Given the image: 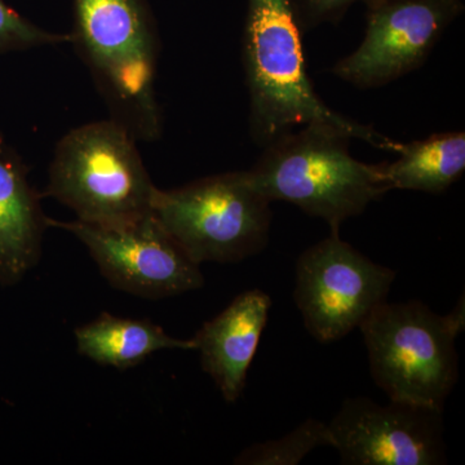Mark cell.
Returning <instances> with one entry per match:
<instances>
[{
	"label": "cell",
	"instance_id": "8",
	"mask_svg": "<svg viewBox=\"0 0 465 465\" xmlns=\"http://www.w3.org/2000/svg\"><path fill=\"white\" fill-rule=\"evenodd\" d=\"M47 226L63 229L90 251L101 273L115 289L148 299H162L201 289L200 265L171 237L149 213L115 224L57 222Z\"/></svg>",
	"mask_w": 465,
	"mask_h": 465
},
{
	"label": "cell",
	"instance_id": "7",
	"mask_svg": "<svg viewBox=\"0 0 465 465\" xmlns=\"http://www.w3.org/2000/svg\"><path fill=\"white\" fill-rule=\"evenodd\" d=\"M394 280L396 272L331 232L299 256L293 299L305 329L327 344L345 338L387 302Z\"/></svg>",
	"mask_w": 465,
	"mask_h": 465
},
{
	"label": "cell",
	"instance_id": "3",
	"mask_svg": "<svg viewBox=\"0 0 465 465\" xmlns=\"http://www.w3.org/2000/svg\"><path fill=\"white\" fill-rule=\"evenodd\" d=\"M72 45L105 100L110 118L137 142L162 136L155 78L159 41L146 0H74Z\"/></svg>",
	"mask_w": 465,
	"mask_h": 465
},
{
	"label": "cell",
	"instance_id": "2",
	"mask_svg": "<svg viewBox=\"0 0 465 465\" xmlns=\"http://www.w3.org/2000/svg\"><path fill=\"white\" fill-rule=\"evenodd\" d=\"M351 134L336 125L305 124L266 145L255 166L246 171L247 177L271 203L295 204L339 234L345 220L360 216L390 192L382 164L351 157Z\"/></svg>",
	"mask_w": 465,
	"mask_h": 465
},
{
	"label": "cell",
	"instance_id": "12",
	"mask_svg": "<svg viewBox=\"0 0 465 465\" xmlns=\"http://www.w3.org/2000/svg\"><path fill=\"white\" fill-rule=\"evenodd\" d=\"M45 228L25 164L0 134V284L17 283L38 264Z\"/></svg>",
	"mask_w": 465,
	"mask_h": 465
},
{
	"label": "cell",
	"instance_id": "11",
	"mask_svg": "<svg viewBox=\"0 0 465 465\" xmlns=\"http://www.w3.org/2000/svg\"><path fill=\"white\" fill-rule=\"evenodd\" d=\"M271 308L268 293L246 291L193 338L195 351L201 353L202 369L215 381L226 402H237L246 387L247 372Z\"/></svg>",
	"mask_w": 465,
	"mask_h": 465
},
{
	"label": "cell",
	"instance_id": "5",
	"mask_svg": "<svg viewBox=\"0 0 465 465\" xmlns=\"http://www.w3.org/2000/svg\"><path fill=\"white\" fill-rule=\"evenodd\" d=\"M137 140L113 118L73 128L57 143L47 193L76 219L115 224L152 213L157 186Z\"/></svg>",
	"mask_w": 465,
	"mask_h": 465
},
{
	"label": "cell",
	"instance_id": "9",
	"mask_svg": "<svg viewBox=\"0 0 465 465\" xmlns=\"http://www.w3.org/2000/svg\"><path fill=\"white\" fill-rule=\"evenodd\" d=\"M366 8L365 38L332 67L333 75L361 90L419 69L464 12L461 0H371Z\"/></svg>",
	"mask_w": 465,
	"mask_h": 465
},
{
	"label": "cell",
	"instance_id": "6",
	"mask_svg": "<svg viewBox=\"0 0 465 465\" xmlns=\"http://www.w3.org/2000/svg\"><path fill=\"white\" fill-rule=\"evenodd\" d=\"M152 213L197 262H238L265 249L271 202L252 188L246 171L204 177L182 188H155Z\"/></svg>",
	"mask_w": 465,
	"mask_h": 465
},
{
	"label": "cell",
	"instance_id": "4",
	"mask_svg": "<svg viewBox=\"0 0 465 465\" xmlns=\"http://www.w3.org/2000/svg\"><path fill=\"white\" fill-rule=\"evenodd\" d=\"M464 298L440 316L418 300L381 302L360 324L375 384L391 401L443 412L459 378Z\"/></svg>",
	"mask_w": 465,
	"mask_h": 465
},
{
	"label": "cell",
	"instance_id": "16",
	"mask_svg": "<svg viewBox=\"0 0 465 465\" xmlns=\"http://www.w3.org/2000/svg\"><path fill=\"white\" fill-rule=\"evenodd\" d=\"M63 43L72 45V35L42 29L0 0V56Z\"/></svg>",
	"mask_w": 465,
	"mask_h": 465
},
{
	"label": "cell",
	"instance_id": "14",
	"mask_svg": "<svg viewBox=\"0 0 465 465\" xmlns=\"http://www.w3.org/2000/svg\"><path fill=\"white\" fill-rule=\"evenodd\" d=\"M400 158L382 163L390 191H416L440 194L465 171V134L445 133L424 140L400 143Z\"/></svg>",
	"mask_w": 465,
	"mask_h": 465
},
{
	"label": "cell",
	"instance_id": "13",
	"mask_svg": "<svg viewBox=\"0 0 465 465\" xmlns=\"http://www.w3.org/2000/svg\"><path fill=\"white\" fill-rule=\"evenodd\" d=\"M76 347L82 356L103 366L127 370L164 349L195 351L194 341H182L148 320H130L100 314L75 329Z\"/></svg>",
	"mask_w": 465,
	"mask_h": 465
},
{
	"label": "cell",
	"instance_id": "17",
	"mask_svg": "<svg viewBox=\"0 0 465 465\" xmlns=\"http://www.w3.org/2000/svg\"><path fill=\"white\" fill-rule=\"evenodd\" d=\"M300 30L312 32L322 24H338L351 5L358 2L369 5L371 0H292Z\"/></svg>",
	"mask_w": 465,
	"mask_h": 465
},
{
	"label": "cell",
	"instance_id": "1",
	"mask_svg": "<svg viewBox=\"0 0 465 465\" xmlns=\"http://www.w3.org/2000/svg\"><path fill=\"white\" fill-rule=\"evenodd\" d=\"M302 35L292 0H247L242 63L253 142L265 148L293 127L326 124L396 153L400 143L333 112L320 99L308 76Z\"/></svg>",
	"mask_w": 465,
	"mask_h": 465
},
{
	"label": "cell",
	"instance_id": "15",
	"mask_svg": "<svg viewBox=\"0 0 465 465\" xmlns=\"http://www.w3.org/2000/svg\"><path fill=\"white\" fill-rule=\"evenodd\" d=\"M332 446L329 424L308 419L282 439L255 443L234 459L241 465H298L309 452Z\"/></svg>",
	"mask_w": 465,
	"mask_h": 465
},
{
	"label": "cell",
	"instance_id": "10",
	"mask_svg": "<svg viewBox=\"0 0 465 465\" xmlns=\"http://www.w3.org/2000/svg\"><path fill=\"white\" fill-rule=\"evenodd\" d=\"M442 414L397 401L347 399L329 423L331 448L344 465L446 464Z\"/></svg>",
	"mask_w": 465,
	"mask_h": 465
}]
</instances>
